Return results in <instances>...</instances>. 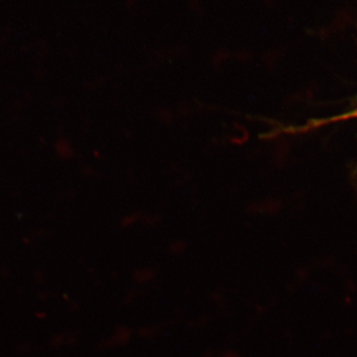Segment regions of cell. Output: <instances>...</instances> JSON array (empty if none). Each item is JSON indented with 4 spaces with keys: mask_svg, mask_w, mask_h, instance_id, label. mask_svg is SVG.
Instances as JSON below:
<instances>
[{
    "mask_svg": "<svg viewBox=\"0 0 357 357\" xmlns=\"http://www.w3.org/2000/svg\"><path fill=\"white\" fill-rule=\"evenodd\" d=\"M357 119V105L354 109L344 112V114H335L333 116L326 117V119H311L306 123L295 128H287L284 129L283 133L287 134H304L311 132L331 124L340 123V122L354 121Z\"/></svg>",
    "mask_w": 357,
    "mask_h": 357,
    "instance_id": "6da1fadb",
    "label": "cell"
}]
</instances>
